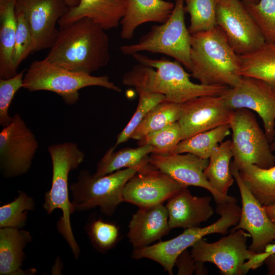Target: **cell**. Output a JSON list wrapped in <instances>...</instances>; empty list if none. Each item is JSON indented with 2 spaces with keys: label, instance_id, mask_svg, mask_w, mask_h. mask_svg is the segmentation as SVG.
<instances>
[{
  "label": "cell",
  "instance_id": "1",
  "mask_svg": "<svg viewBox=\"0 0 275 275\" xmlns=\"http://www.w3.org/2000/svg\"><path fill=\"white\" fill-rule=\"evenodd\" d=\"M132 56L139 64L123 75V84L162 94L164 101L182 104L201 96L221 95L229 88L192 82L191 74L177 61L151 59L139 53Z\"/></svg>",
  "mask_w": 275,
  "mask_h": 275
},
{
  "label": "cell",
  "instance_id": "2",
  "mask_svg": "<svg viewBox=\"0 0 275 275\" xmlns=\"http://www.w3.org/2000/svg\"><path fill=\"white\" fill-rule=\"evenodd\" d=\"M109 39L105 30L88 18L59 27L45 59L69 70L91 74L110 60Z\"/></svg>",
  "mask_w": 275,
  "mask_h": 275
},
{
  "label": "cell",
  "instance_id": "3",
  "mask_svg": "<svg viewBox=\"0 0 275 275\" xmlns=\"http://www.w3.org/2000/svg\"><path fill=\"white\" fill-rule=\"evenodd\" d=\"M191 75L204 85L235 86L241 79V61L217 25L190 36Z\"/></svg>",
  "mask_w": 275,
  "mask_h": 275
},
{
  "label": "cell",
  "instance_id": "4",
  "mask_svg": "<svg viewBox=\"0 0 275 275\" xmlns=\"http://www.w3.org/2000/svg\"><path fill=\"white\" fill-rule=\"evenodd\" d=\"M47 150L52 162V176L51 188L45 194L43 207L48 214L56 209L61 210L62 215L57 223V229L77 259L80 251L71 226L70 217L75 211L69 198L68 176L83 162L85 153L76 144L71 142L51 145Z\"/></svg>",
  "mask_w": 275,
  "mask_h": 275
},
{
  "label": "cell",
  "instance_id": "5",
  "mask_svg": "<svg viewBox=\"0 0 275 275\" xmlns=\"http://www.w3.org/2000/svg\"><path fill=\"white\" fill-rule=\"evenodd\" d=\"M90 86H99L117 92L122 90L109 80L107 75L74 72L46 61L33 62L24 74L23 87L30 92L48 91L62 97L68 105L75 104L79 99V90Z\"/></svg>",
  "mask_w": 275,
  "mask_h": 275
},
{
  "label": "cell",
  "instance_id": "6",
  "mask_svg": "<svg viewBox=\"0 0 275 275\" xmlns=\"http://www.w3.org/2000/svg\"><path fill=\"white\" fill-rule=\"evenodd\" d=\"M216 212L221 217L215 223L205 227L185 229L180 235L171 239L134 249V259L148 258L161 265L165 271L173 274L175 261L179 255L204 236L213 233L226 234L230 228L238 223L241 208L235 202L217 204Z\"/></svg>",
  "mask_w": 275,
  "mask_h": 275
},
{
  "label": "cell",
  "instance_id": "7",
  "mask_svg": "<svg viewBox=\"0 0 275 275\" xmlns=\"http://www.w3.org/2000/svg\"><path fill=\"white\" fill-rule=\"evenodd\" d=\"M185 13L184 0H176L172 12L165 22L153 25L138 42L121 46L120 51L126 56L143 51L164 54L190 71L191 35L185 25Z\"/></svg>",
  "mask_w": 275,
  "mask_h": 275
},
{
  "label": "cell",
  "instance_id": "8",
  "mask_svg": "<svg viewBox=\"0 0 275 275\" xmlns=\"http://www.w3.org/2000/svg\"><path fill=\"white\" fill-rule=\"evenodd\" d=\"M140 169L126 168L99 177H94L88 170H81L77 181L70 186L74 211L99 207L102 213L111 216L123 202L126 182Z\"/></svg>",
  "mask_w": 275,
  "mask_h": 275
},
{
  "label": "cell",
  "instance_id": "9",
  "mask_svg": "<svg viewBox=\"0 0 275 275\" xmlns=\"http://www.w3.org/2000/svg\"><path fill=\"white\" fill-rule=\"evenodd\" d=\"M229 124L233 164L239 168L253 164L264 169L274 166L275 155L270 143L251 111L234 110Z\"/></svg>",
  "mask_w": 275,
  "mask_h": 275
},
{
  "label": "cell",
  "instance_id": "10",
  "mask_svg": "<svg viewBox=\"0 0 275 275\" xmlns=\"http://www.w3.org/2000/svg\"><path fill=\"white\" fill-rule=\"evenodd\" d=\"M250 237L248 232L238 229L212 243L202 238L191 246L190 254L196 262L213 263L222 274L244 275V263L255 254L246 245Z\"/></svg>",
  "mask_w": 275,
  "mask_h": 275
},
{
  "label": "cell",
  "instance_id": "11",
  "mask_svg": "<svg viewBox=\"0 0 275 275\" xmlns=\"http://www.w3.org/2000/svg\"><path fill=\"white\" fill-rule=\"evenodd\" d=\"M216 24L238 55L253 52L266 41L242 0H218Z\"/></svg>",
  "mask_w": 275,
  "mask_h": 275
},
{
  "label": "cell",
  "instance_id": "12",
  "mask_svg": "<svg viewBox=\"0 0 275 275\" xmlns=\"http://www.w3.org/2000/svg\"><path fill=\"white\" fill-rule=\"evenodd\" d=\"M39 148L36 138L18 114L0 132V168L6 178L22 175L31 168Z\"/></svg>",
  "mask_w": 275,
  "mask_h": 275
},
{
  "label": "cell",
  "instance_id": "13",
  "mask_svg": "<svg viewBox=\"0 0 275 275\" xmlns=\"http://www.w3.org/2000/svg\"><path fill=\"white\" fill-rule=\"evenodd\" d=\"M221 96L232 110L245 108L257 113L271 142L275 134V92L268 85L257 78L242 76L235 86L228 88Z\"/></svg>",
  "mask_w": 275,
  "mask_h": 275
},
{
  "label": "cell",
  "instance_id": "14",
  "mask_svg": "<svg viewBox=\"0 0 275 275\" xmlns=\"http://www.w3.org/2000/svg\"><path fill=\"white\" fill-rule=\"evenodd\" d=\"M187 187L155 167L148 163L126 182L123 191V202L147 208L163 204Z\"/></svg>",
  "mask_w": 275,
  "mask_h": 275
},
{
  "label": "cell",
  "instance_id": "15",
  "mask_svg": "<svg viewBox=\"0 0 275 275\" xmlns=\"http://www.w3.org/2000/svg\"><path fill=\"white\" fill-rule=\"evenodd\" d=\"M149 163L184 186H198L208 190L216 204L236 200L233 197L219 193L206 178L204 171L208 164L209 159H203L189 153H152L149 156Z\"/></svg>",
  "mask_w": 275,
  "mask_h": 275
},
{
  "label": "cell",
  "instance_id": "16",
  "mask_svg": "<svg viewBox=\"0 0 275 275\" xmlns=\"http://www.w3.org/2000/svg\"><path fill=\"white\" fill-rule=\"evenodd\" d=\"M233 111L221 95L197 97L180 104L178 122L182 140L199 133L229 123Z\"/></svg>",
  "mask_w": 275,
  "mask_h": 275
},
{
  "label": "cell",
  "instance_id": "17",
  "mask_svg": "<svg viewBox=\"0 0 275 275\" xmlns=\"http://www.w3.org/2000/svg\"><path fill=\"white\" fill-rule=\"evenodd\" d=\"M230 169L239 188L242 203L239 222L231 231H246L252 239L249 250L255 254L262 253L267 244L275 240V224L242 181L237 167L232 163Z\"/></svg>",
  "mask_w": 275,
  "mask_h": 275
},
{
  "label": "cell",
  "instance_id": "18",
  "mask_svg": "<svg viewBox=\"0 0 275 275\" xmlns=\"http://www.w3.org/2000/svg\"><path fill=\"white\" fill-rule=\"evenodd\" d=\"M15 9L27 21L36 52L52 46L59 32L57 24L69 8L63 0H16Z\"/></svg>",
  "mask_w": 275,
  "mask_h": 275
},
{
  "label": "cell",
  "instance_id": "19",
  "mask_svg": "<svg viewBox=\"0 0 275 275\" xmlns=\"http://www.w3.org/2000/svg\"><path fill=\"white\" fill-rule=\"evenodd\" d=\"M210 197L192 195L187 187L181 189L166 205L170 229L197 227L207 221L214 213Z\"/></svg>",
  "mask_w": 275,
  "mask_h": 275
},
{
  "label": "cell",
  "instance_id": "20",
  "mask_svg": "<svg viewBox=\"0 0 275 275\" xmlns=\"http://www.w3.org/2000/svg\"><path fill=\"white\" fill-rule=\"evenodd\" d=\"M127 0H79L59 19V27L88 18L105 31L118 28L124 17Z\"/></svg>",
  "mask_w": 275,
  "mask_h": 275
},
{
  "label": "cell",
  "instance_id": "21",
  "mask_svg": "<svg viewBox=\"0 0 275 275\" xmlns=\"http://www.w3.org/2000/svg\"><path fill=\"white\" fill-rule=\"evenodd\" d=\"M166 206L162 204L139 208L129 223L127 237L134 249L150 245L170 230Z\"/></svg>",
  "mask_w": 275,
  "mask_h": 275
},
{
  "label": "cell",
  "instance_id": "22",
  "mask_svg": "<svg viewBox=\"0 0 275 275\" xmlns=\"http://www.w3.org/2000/svg\"><path fill=\"white\" fill-rule=\"evenodd\" d=\"M174 6L173 3L164 0H127L126 11L120 22L121 38L131 40L135 29L143 23L165 22Z\"/></svg>",
  "mask_w": 275,
  "mask_h": 275
},
{
  "label": "cell",
  "instance_id": "23",
  "mask_svg": "<svg viewBox=\"0 0 275 275\" xmlns=\"http://www.w3.org/2000/svg\"><path fill=\"white\" fill-rule=\"evenodd\" d=\"M32 239L29 231L14 228H1V275H28L37 272L35 268L27 270L21 269L25 259L23 249Z\"/></svg>",
  "mask_w": 275,
  "mask_h": 275
},
{
  "label": "cell",
  "instance_id": "24",
  "mask_svg": "<svg viewBox=\"0 0 275 275\" xmlns=\"http://www.w3.org/2000/svg\"><path fill=\"white\" fill-rule=\"evenodd\" d=\"M16 1L0 4V79H8L18 73L12 62L16 31Z\"/></svg>",
  "mask_w": 275,
  "mask_h": 275
},
{
  "label": "cell",
  "instance_id": "25",
  "mask_svg": "<svg viewBox=\"0 0 275 275\" xmlns=\"http://www.w3.org/2000/svg\"><path fill=\"white\" fill-rule=\"evenodd\" d=\"M114 146L109 148L98 161L94 177L103 176L123 168L141 169L149 163V155L154 151L149 145L125 148L116 152Z\"/></svg>",
  "mask_w": 275,
  "mask_h": 275
},
{
  "label": "cell",
  "instance_id": "26",
  "mask_svg": "<svg viewBox=\"0 0 275 275\" xmlns=\"http://www.w3.org/2000/svg\"><path fill=\"white\" fill-rule=\"evenodd\" d=\"M239 57L242 76L261 80L275 92V43L266 42L256 50Z\"/></svg>",
  "mask_w": 275,
  "mask_h": 275
},
{
  "label": "cell",
  "instance_id": "27",
  "mask_svg": "<svg viewBox=\"0 0 275 275\" xmlns=\"http://www.w3.org/2000/svg\"><path fill=\"white\" fill-rule=\"evenodd\" d=\"M237 168L241 179L262 206L275 204V166L264 169L244 164Z\"/></svg>",
  "mask_w": 275,
  "mask_h": 275
},
{
  "label": "cell",
  "instance_id": "28",
  "mask_svg": "<svg viewBox=\"0 0 275 275\" xmlns=\"http://www.w3.org/2000/svg\"><path fill=\"white\" fill-rule=\"evenodd\" d=\"M233 157L231 140L222 142L212 152L204 174L210 184L219 193L228 196L234 178L230 169Z\"/></svg>",
  "mask_w": 275,
  "mask_h": 275
},
{
  "label": "cell",
  "instance_id": "29",
  "mask_svg": "<svg viewBox=\"0 0 275 275\" xmlns=\"http://www.w3.org/2000/svg\"><path fill=\"white\" fill-rule=\"evenodd\" d=\"M230 130V124L227 123L199 133L180 141L169 154L189 153L209 159L212 152L229 135Z\"/></svg>",
  "mask_w": 275,
  "mask_h": 275
},
{
  "label": "cell",
  "instance_id": "30",
  "mask_svg": "<svg viewBox=\"0 0 275 275\" xmlns=\"http://www.w3.org/2000/svg\"><path fill=\"white\" fill-rule=\"evenodd\" d=\"M180 104L163 101L152 108L131 135L130 139L140 140L147 134L178 121Z\"/></svg>",
  "mask_w": 275,
  "mask_h": 275
},
{
  "label": "cell",
  "instance_id": "31",
  "mask_svg": "<svg viewBox=\"0 0 275 275\" xmlns=\"http://www.w3.org/2000/svg\"><path fill=\"white\" fill-rule=\"evenodd\" d=\"M218 0H184L185 12L190 16V34L207 31L217 26L216 8Z\"/></svg>",
  "mask_w": 275,
  "mask_h": 275
},
{
  "label": "cell",
  "instance_id": "32",
  "mask_svg": "<svg viewBox=\"0 0 275 275\" xmlns=\"http://www.w3.org/2000/svg\"><path fill=\"white\" fill-rule=\"evenodd\" d=\"M35 208L33 199L25 192L18 191L12 202L0 207V227L21 229L25 225L28 213Z\"/></svg>",
  "mask_w": 275,
  "mask_h": 275
},
{
  "label": "cell",
  "instance_id": "33",
  "mask_svg": "<svg viewBox=\"0 0 275 275\" xmlns=\"http://www.w3.org/2000/svg\"><path fill=\"white\" fill-rule=\"evenodd\" d=\"M242 3L259 28L266 42L275 43V0Z\"/></svg>",
  "mask_w": 275,
  "mask_h": 275
},
{
  "label": "cell",
  "instance_id": "34",
  "mask_svg": "<svg viewBox=\"0 0 275 275\" xmlns=\"http://www.w3.org/2000/svg\"><path fill=\"white\" fill-rule=\"evenodd\" d=\"M139 94V103L136 109L125 128L117 136L115 148L130 139L133 132L148 112L154 106L164 101L165 97L160 94L148 92L141 88H135Z\"/></svg>",
  "mask_w": 275,
  "mask_h": 275
},
{
  "label": "cell",
  "instance_id": "35",
  "mask_svg": "<svg viewBox=\"0 0 275 275\" xmlns=\"http://www.w3.org/2000/svg\"><path fill=\"white\" fill-rule=\"evenodd\" d=\"M182 140L181 129L177 121L147 134L139 141L138 144L139 146L149 145L153 147V153L168 154Z\"/></svg>",
  "mask_w": 275,
  "mask_h": 275
},
{
  "label": "cell",
  "instance_id": "36",
  "mask_svg": "<svg viewBox=\"0 0 275 275\" xmlns=\"http://www.w3.org/2000/svg\"><path fill=\"white\" fill-rule=\"evenodd\" d=\"M16 17V31L15 45L13 50L12 62L17 70L21 63L30 53L35 52V42L29 24L23 14L15 11Z\"/></svg>",
  "mask_w": 275,
  "mask_h": 275
},
{
  "label": "cell",
  "instance_id": "37",
  "mask_svg": "<svg viewBox=\"0 0 275 275\" xmlns=\"http://www.w3.org/2000/svg\"><path fill=\"white\" fill-rule=\"evenodd\" d=\"M88 233L94 247L102 252L111 249L119 237V230L116 225L101 219L93 221L89 225Z\"/></svg>",
  "mask_w": 275,
  "mask_h": 275
},
{
  "label": "cell",
  "instance_id": "38",
  "mask_svg": "<svg viewBox=\"0 0 275 275\" xmlns=\"http://www.w3.org/2000/svg\"><path fill=\"white\" fill-rule=\"evenodd\" d=\"M25 70L11 78L0 79V125L3 128L12 122L13 117L9 115V109L15 94L23 87Z\"/></svg>",
  "mask_w": 275,
  "mask_h": 275
},
{
  "label": "cell",
  "instance_id": "39",
  "mask_svg": "<svg viewBox=\"0 0 275 275\" xmlns=\"http://www.w3.org/2000/svg\"><path fill=\"white\" fill-rule=\"evenodd\" d=\"M204 263L196 262L190 253L186 250L181 253L176 259L175 265L178 268V274H207L208 270L204 265Z\"/></svg>",
  "mask_w": 275,
  "mask_h": 275
},
{
  "label": "cell",
  "instance_id": "40",
  "mask_svg": "<svg viewBox=\"0 0 275 275\" xmlns=\"http://www.w3.org/2000/svg\"><path fill=\"white\" fill-rule=\"evenodd\" d=\"M274 254H275V243H268L265 246L263 253L255 254L244 263L242 267L244 274H246L250 270H255L260 267L267 258Z\"/></svg>",
  "mask_w": 275,
  "mask_h": 275
},
{
  "label": "cell",
  "instance_id": "41",
  "mask_svg": "<svg viewBox=\"0 0 275 275\" xmlns=\"http://www.w3.org/2000/svg\"><path fill=\"white\" fill-rule=\"evenodd\" d=\"M264 263L267 267V274L275 275V254L267 258Z\"/></svg>",
  "mask_w": 275,
  "mask_h": 275
},
{
  "label": "cell",
  "instance_id": "42",
  "mask_svg": "<svg viewBox=\"0 0 275 275\" xmlns=\"http://www.w3.org/2000/svg\"><path fill=\"white\" fill-rule=\"evenodd\" d=\"M263 207L268 217L275 224V204Z\"/></svg>",
  "mask_w": 275,
  "mask_h": 275
},
{
  "label": "cell",
  "instance_id": "43",
  "mask_svg": "<svg viewBox=\"0 0 275 275\" xmlns=\"http://www.w3.org/2000/svg\"><path fill=\"white\" fill-rule=\"evenodd\" d=\"M69 8L76 7L78 5L79 0H63Z\"/></svg>",
  "mask_w": 275,
  "mask_h": 275
},
{
  "label": "cell",
  "instance_id": "44",
  "mask_svg": "<svg viewBox=\"0 0 275 275\" xmlns=\"http://www.w3.org/2000/svg\"><path fill=\"white\" fill-rule=\"evenodd\" d=\"M270 146L272 151H275V134L271 142L270 143Z\"/></svg>",
  "mask_w": 275,
  "mask_h": 275
},
{
  "label": "cell",
  "instance_id": "45",
  "mask_svg": "<svg viewBox=\"0 0 275 275\" xmlns=\"http://www.w3.org/2000/svg\"><path fill=\"white\" fill-rule=\"evenodd\" d=\"M242 1H245V2H253V3H257L259 2V0H242Z\"/></svg>",
  "mask_w": 275,
  "mask_h": 275
},
{
  "label": "cell",
  "instance_id": "46",
  "mask_svg": "<svg viewBox=\"0 0 275 275\" xmlns=\"http://www.w3.org/2000/svg\"><path fill=\"white\" fill-rule=\"evenodd\" d=\"M8 1H9V0H0V4L4 3Z\"/></svg>",
  "mask_w": 275,
  "mask_h": 275
}]
</instances>
